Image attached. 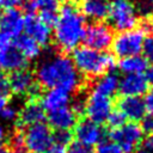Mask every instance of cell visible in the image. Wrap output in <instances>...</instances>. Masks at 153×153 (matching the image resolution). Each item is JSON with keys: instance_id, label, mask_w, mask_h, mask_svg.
<instances>
[{"instance_id": "6da1fadb", "label": "cell", "mask_w": 153, "mask_h": 153, "mask_svg": "<svg viewBox=\"0 0 153 153\" xmlns=\"http://www.w3.org/2000/svg\"><path fill=\"white\" fill-rule=\"evenodd\" d=\"M36 81L44 88H61L72 93L82 85V79L71 57L63 54L43 60L36 68Z\"/></svg>"}, {"instance_id": "7a4b0ae2", "label": "cell", "mask_w": 153, "mask_h": 153, "mask_svg": "<svg viewBox=\"0 0 153 153\" xmlns=\"http://www.w3.org/2000/svg\"><path fill=\"white\" fill-rule=\"evenodd\" d=\"M86 23L81 12L71 2H66L59 10V17L54 24V41L62 51L74 50L82 41Z\"/></svg>"}, {"instance_id": "3957f363", "label": "cell", "mask_w": 153, "mask_h": 153, "mask_svg": "<svg viewBox=\"0 0 153 153\" xmlns=\"http://www.w3.org/2000/svg\"><path fill=\"white\" fill-rule=\"evenodd\" d=\"M72 61L79 74L88 78H98L108 73L115 66V59L112 55L86 45L76 47L73 50Z\"/></svg>"}, {"instance_id": "277c9868", "label": "cell", "mask_w": 153, "mask_h": 153, "mask_svg": "<svg viewBox=\"0 0 153 153\" xmlns=\"http://www.w3.org/2000/svg\"><path fill=\"white\" fill-rule=\"evenodd\" d=\"M146 38V30L143 27H133L126 31H120L114 36L111 48L116 56L127 57L140 55Z\"/></svg>"}, {"instance_id": "5b68a950", "label": "cell", "mask_w": 153, "mask_h": 153, "mask_svg": "<svg viewBox=\"0 0 153 153\" xmlns=\"http://www.w3.org/2000/svg\"><path fill=\"white\" fill-rule=\"evenodd\" d=\"M108 18L117 31H126L136 26L139 12L131 0H112L109 4Z\"/></svg>"}, {"instance_id": "8992f818", "label": "cell", "mask_w": 153, "mask_h": 153, "mask_svg": "<svg viewBox=\"0 0 153 153\" xmlns=\"http://www.w3.org/2000/svg\"><path fill=\"white\" fill-rule=\"evenodd\" d=\"M22 133L24 148L30 153H44L54 143L51 128L44 122L27 126L22 129Z\"/></svg>"}, {"instance_id": "52a82bcc", "label": "cell", "mask_w": 153, "mask_h": 153, "mask_svg": "<svg viewBox=\"0 0 153 153\" xmlns=\"http://www.w3.org/2000/svg\"><path fill=\"white\" fill-rule=\"evenodd\" d=\"M110 139L120 146L122 152L133 153L143 141V130L136 122H129L118 128L111 129Z\"/></svg>"}, {"instance_id": "ba28073f", "label": "cell", "mask_w": 153, "mask_h": 153, "mask_svg": "<svg viewBox=\"0 0 153 153\" xmlns=\"http://www.w3.org/2000/svg\"><path fill=\"white\" fill-rule=\"evenodd\" d=\"M112 39H114L112 29L103 22H92L85 27L82 41L88 48L99 51H105L111 47Z\"/></svg>"}, {"instance_id": "9c48e42d", "label": "cell", "mask_w": 153, "mask_h": 153, "mask_svg": "<svg viewBox=\"0 0 153 153\" xmlns=\"http://www.w3.org/2000/svg\"><path fill=\"white\" fill-rule=\"evenodd\" d=\"M112 110V99L90 92L85 99V114L88 120L100 124L106 121Z\"/></svg>"}, {"instance_id": "30bf717a", "label": "cell", "mask_w": 153, "mask_h": 153, "mask_svg": "<svg viewBox=\"0 0 153 153\" xmlns=\"http://www.w3.org/2000/svg\"><path fill=\"white\" fill-rule=\"evenodd\" d=\"M74 136L76 139V142L86 147H93L103 141L104 130L100 124L88 118H84L76 122V124L74 126Z\"/></svg>"}, {"instance_id": "8fae6325", "label": "cell", "mask_w": 153, "mask_h": 153, "mask_svg": "<svg viewBox=\"0 0 153 153\" xmlns=\"http://www.w3.org/2000/svg\"><path fill=\"white\" fill-rule=\"evenodd\" d=\"M24 30L26 35L41 47L49 44L51 39L50 26L44 24L35 13H26V16H24Z\"/></svg>"}, {"instance_id": "7c38bea8", "label": "cell", "mask_w": 153, "mask_h": 153, "mask_svg": "<svg viewBox=\"0 0 153 153\" xmlns=\"http://www.w3.org/2000/svg\"><path fill=\"white\" fill-rule=\"evenodd\" d=\"M24 30V16L17 8H7L0 12V31L10 39L22 35Z\"/></svg>"}, {"instance_id": "4fadbf2b", "label": "cell", "mask_w": 153, "mask_h": 153, "mask_svg": "<svg viewBox=\"0 0 153 153\" xmlns=\"http://www.w3.org/2000/svg\"><path fill=\"white\" fill-rule=\"evenodd\" d=\"M148 80L143 73L124 74L118 81V91L122 96L141 97L148 91Z\"/></svg>"}, {"instance_id": "5bb4252c", "label": "cell", "mask_w": 153, "mask_h": 153, "mask_svg": "<svg viewBox=\"0 0 153 153\" xmlns=\"http://www.w3.org/2000/svg\"><path fill=\"white\" fill-rule=\"evenodd\" d=\"M8 79H10L11 92H13L14 94L25 96V94H33L36 92L35 76L26 68L12 72Z\"/></svg>"}, {"instance_id": "9a60e30c", "label": "cell", "mask_w": 153, "mask_h": 153, "mask_svg": "<svg viewBox=\"0 0 153 153\" xmlns=\"http://www.w3.org/2000/svg\"><path fill=\"white\" fill-rule=\"evenodd\" d=\"M117 110L124 116L126 120L131 122H137L146 115L145 102L141 97L123 96L117 102Z\"/></svg>"}, {"instance_id": "2e32d148", "label": "cell", "mask_w": 153, "mask_h": 153, "mask_svg": "<svg viewBox=\"0 0 153 153\" xmlns=\"http://www.w3.org/2000/svg\"><path fill=\"white\" fill-rule=\"evenodd\" d=\"M76 122L78 116L68 105L48 112V126L55 130H71Z\"/></svg>"}, {"instance_id": "e0dca14e", "label": "cell", "mask_w": 153, "mask_h": 153, "mask_svg": "<svg viewBox=\"0 0 153 153\" xmlns=\"http://www.w3.org/2000/svg\"><path fill=\"white\" fill-rule=\"evenodd\" d=\"M27 66V60L13 45L0 50V72H16Z\"/></svg>"}, {"instance_id": "ac0fdd59", "label": "cell", "mask_w": 153, "mask_h": 153, "mask_svg": "<svg viewBox=\"0 0 153 153\" xmlns=\"http://www.w3.org/2000/svg\"><path fill=\"white\" fill-rule=\"evenodd\" d=\"M71 102V93L61 88H48L41 97L39 104L44 111H54L56 109L67 106Z\"/></svg>"}, {"instance_id": "d6986e66", "label": "cell", "mask_w": 153, "mask_h": 153, "mask_svg": "<svg viewBox=\"0 0 153 153\" xmlns=\"http://www.w3.org/2000/svg\"><path fill=\"white\" fill-rule=\"evenodd\" d=\"M44 110L37 99L31 98L18 114V127H27L38 122H43Z\"/></svg>"}, {"instance_id": "ffe728a7", "label": "cell", "mask_w": 153, "mask_h": 153, "mask_svg": "<svg viewBox=\"0 0 153 153\" xmlns=\"http://www.w3.org/2000/svg\"><path fill=\"white\" fill-rule=\"evenodd\" d=\"M108 0H81L79 11L84 18H87L92 22H100L108 17Z\"/></svg>"}, {"instance_id": "44dd1931", "label": "cell", "mask_w": 153, "mask_h": 153, "mask_svg": "<svg viewBox=\"0 0 153 153\" xmlns=\"http://www.w3.org/2000/svg\"><path fill=\"white\" fill-rule=\"evenodd\" d=\"M118 81H120V78L117 76V74L108 72L98 76V79L93 82L90 92L112 98V96L118 91Z\"/></svg>"}, {"instance_id": "7402d4cb", "label": "cell", "mask_w": 153, "mask_h": 153, "mask_svg": "<svg viewBox=\"0 0 153 153\" xmlns=\"http://www.w3.org/2000/svg\"><path fill=\"white\" fill-rule=\"evenodd\" d=\"M13 45L26 60H35L41 55L42 47L27 35H19L18 37H16Z\"/></svg>"}, {"instance_id": "603a6c76", "label": "cell", "mask_w": 153, "mask_h": 153, "mask_svg": "<svg viewBox=\"0 0 153 153\" xmlns=\"http://www.w3.org/2000/svg\"><path fill=\"white\" fill-rule=\"evenodd\" d=\"M147 68V60L140 55H133L122 57L118 61V69L123 74L143 73Z\"/></svg>"}, {"instance_id": "cb8c5ba5", "label": "cell", "mask_w": 153, "mask_h": 153, "mask_svg": "<svg viewBox=\"0 0 153 153\" xmlns=\"http://www.w3.org/2000/svg\"><path fill=\"white\" fill-rule=\"evenodd\" d=\"M23 7L26 13H33L35 11H49L59 10V0H24Z\"/></svg>"}, {"instance_id": "d4e9b609", "label": "cell", "mask_w": 153, "mask_h": 153, "mask_svg": "<svg viewBox=\"0 0 153 153\" xmlns=\"http://www.w3.org/2000/svg\"><path fill=\"white\" fill-rule=\"evenodd\" d=\"M96 153H123L122 149L117 143H115L111 140H104L100 141L97 145Z\"/></svg>"}, {"instance_id": "484cf974", "label": "cell", "mask_w": 153, "mask_h": 153, "mask_svg": "<svg viewBox=\"0 0 153 153\" xmlns=\"http://www.w3.org/2000/svg\"><path fill=\"white\" fill-rule=\"evenodd\" d=\"M105 122L108 123V126L111 129H115V128H118V127L123 126L126 123V118L118 110H111V112L109 114Z\"/></svg>"}, {"instance_id": "4316f807", "label": "cell", "mask_w": 153, "mask_h": 153, "mask_svg": "<svg viewBox=\"0 0 153 153\" xmlns=\"http://www.w3.org/2000/svg\"><path fill=\"white\" fill-rule=\"evenodd\" d=\"M57 17H59V10H49V11H41L38 18L48 26H51L56 23Z\"/></svg>"}, {"instance_id": "83f0119b", "label": "cell", "mask_w": 153, "mask_h": 153, "mask_svg": "<svg viewBox=\"0 0 153 153\" xmlns=\"http://www.w3.org/2000/svg\"><path fill=\"white\" fill-rule=\"evenodd\" d=\"M53 137H54L55 143H59V145L66 147L68 143H71L73 135H72L71 130H56V133L53 134Z\"/></svg>"}, {"instance_id": "f1b7e54d", "label": "cell", "mask_w": 153, "mask_h": 153, "mask_svg": "<svg viewBox=\"0 0 153 153\" xmlns=\"http://www.w3.org/2000/svg\"><path fill=\"white\" fill-rule=\"evenodd\" d=\"M141 53H143V57L147 61L153 63V35H151L149 37L145 38Z\"/></svg>"}, {"instance_id": "f546056e", "label": "cell", "mask_w": 153, "mask_h": 153, "mask_svg": "<svg viewBox=\"0 0 153 153\" xmlns=\"http://www.w3.org/2000/svg\"><path fill=\"white\" fill-rule=\"evenodd\" d=\"M10 93H11V86H10L8 75H6L5 72H0V94L8 97Z\"/></svg>"}, {"instance_id": "4dcf8cb0", "label": "cell", "mask_w": 153, "mask_h": 153, "mask_svg": "<svg viewBox=\"0 0 153 153\" xmlns=\"http://www.w3.org/2000/svg\"><path fill=\"white\" fill-rule=\"evenodd\" d=\"M0 116L4 118V120H7V121H12L14 120L17 116H18V111L17 109L13 106V105H5V108L1 110L0 112Z\"/></svg>"}, {"instance_id": "1f68e13d", "label": "cell", "mask_w": 153, "mask_h": 153, "mask_svg": "<svg viewBox=\"0 0 153 153\" xmlns=\"http://www.w3.org/2000/svg\"><path fill=\"white\" fill-rule=\"evenodd\" d=\"M67 153H91V151H90V147H86L79 142H73L68 147Z\"/></svg>"}, {"instance_id": "d6a6232c", "label": "cell", "mask_w": 153, "mask_h": 153, "mask_svg": "<svg viewBox=\"0 0 153 153\" xmlns=\"http://www.w3.org/2000/svg\"><path fill=\"white\" fill-rule=\"evenodd\" d=\"M71 108H72V110L75 112L76 116L85 114V99H81V98L75 99V100L73 102V104H72Z\"/></svg>"}, {"instance_id": "836d02e7", "label": "cell", "mask_w": 153, "mask_h": 153, "mask_svg": "<svg viewBox=\"0 0 153 153\" xmlns=\"http://www.w3.org/2000/svg\"><path fill=\"white\" fill-rule=\"evenodd\" d=\"M141 121H142V124L140 127L143 130V133H149L151 134L153 131V116H151V115L143 116V118Z\"/></svg>"}, {"instance_id": "e575fe53", "label": "cell", "mask_w": 153, "mask_h": 153, "mask_svg": "<svg viewBox=\"0 0 153 153\" xmlns=\"http://www.w3.org/2000/svg\"><path fill=\"white\" fill-rule=\"evenodd\" d=\"M24 0H0V8L7 10V8H16L17 6L23 5Z\"/></svg>"}, {"instance_id": "d590c367", "label": "cell", "mask_w": 153, "mask_h": 153, "mask_svg": "<svg viewBox=\"0 0 153 153\" xmlns=\"http://www.w3.org/2000/svg\"><path fill=\"white\" fill-rule=\"evenodd\" d=\"M143 102H145L146 112H148V115L153 116V90H151L146 94V98L143 99Z\"/></svg>"}, {"instance_id": "8d00e7d4", "label": "cell", "mask_w": 153, "mask_h": 153, "mask_svg": "<svg viewBox=\"0 0 153 153\" xmlns=\"http://www.w3.org/2000/svg\"><path fill=\"white\" fill-rule=\"evenodd\" d=\"M44 153H67V148L59 143H53Z\"/></svg>"}, {"instance_id": "74e56055", "label": "cell", "mask_w": 153, "mask_h": 153, "mask_svg": "<svg viewBox=\"0 0 153 153\" xmlns=\"http://www.w3.org/2000/svg\"><path fill=\"white\" fill-rule=\"evenodd\" d=\"M10 44H12V43H11V39H10L5 33H2V32L0 31V50L4 49V48H6V47H8Z\"/></svg>"}, {"instance_id": "f35d334b", "label": "cell", "mask_w": 153, "mask_h": 153, "mask_svg": "<svg viewBox=\"0 0 153 153\" xmlns=\"http://www.w3.org/2000/svg\"><path fill=\"white\" fill-rule=\"evenodd\" d=\"M146 78H147L148 82L153 84V63L146 68Z\"/></svg>"}, {"instance_id": "ab89813d", "label": "cell", "mask_w": 153, "mask_h": 153, "mask_svg": "<svg viewBox=\"0 0 153 153\" xmlns=\"http://www.w3.org/2000/svg\"><path fill=\"white\" fill-rule=\"evenodd\" d=\"M145 148L153 152V131L151 133V136L146 140V142H145Z\"/></svg>"}, {"instance_id": "60d3db41", "label": "cell", "mask_w": 153, "mask_h": 153, "mask_svg": "<svg viewBox=\"0 0 153 153\" xmlns=\"http://www.w3.org/2000/svg\"><path fill=\"white\" fill-rule=\"evenodd\" d=\"M7 98L8 97H6L4 94H0V112L5 108V105H7Z\"/></svg>"}, {"instance_id": "b9f144b4", "label": "cell", "mask_w": 153, "mask_h": 153, "mask_svg": "<svg viewBox=\"0 0 153 153\" xmlns=\"http://www.w3.org/2000/svg\"><path fill=\"white\" fill-rule=\"evenodd\" d=\"M0 153H11V151H10V147H7L6 145H2V143H0Z\"/></svg>"}, {"instance_id": "7bdbcfd3", "label": "cell", "mask_w": 153, "mask_h": 153, "mask_svg": "<svg viewBox=\"0 0 153 153\" xmlns=\"http://www.w3.org/2000/svg\"><path fill=\"white\" fill-rule=\"evenodd\" d=\"M5 136H6V131H5V129L0 126V143H2V141L5 140Z\"/></svg>"}, {"instance_id": "ee69618b", "label": "cell", "mask_w": 153, "mask_h": 153, "mask_svg": "<svg viewBox=\"0 0 153 153\" xmlns=\"http://www.w3.org/2000/svg\"><path fill=\"white\" fill-rule=\"evenodd\" d=\"M137 153H153L152 151H148V149H146V148H142L141 151H139Z\"/></svg>"}, {"instance_id": "f6af8a7d", "label": "cell", "mask_w": 153, "mask_h": 153, "mask_svg": "<svg viewBox=\"0 0 153 153\" xmlns=\"http://www.w3.org/2000/svg\"><path fill=\"white\" fill-rule=\"evenodd\" d=\"M14 153H27V152H25V151H16Z\"/></svg>"}, {"instance_id": "bcb514c9", "label": "cell", "mask_w": 153, "mask_h": 153, "mask_svg": "<svg viewBox=\"0 0 153 153\" xmlns=\"http://www.w3.org/2000/svg\"><path fill=\"white\" fill-rule=\"evenodd\" d=\"M148 1H149V4H151V5L153 6V0H148Z\"/></svg>"}, {"instance_id": "7dc6e473", "label": "cell", "mask_w": 153, "mask_h": 153, "mask_svg": "<svg viewBox=\"0 0 153 153\" xmlns=\"http://www.w3.org/2000/svg\"><path fill=\"white\" fill-rule=\"evenodd\" d=\"M74 1H81V0H74Z\"/></svg>"}, {"instance_id": "c3c4849f", "label": "cell", "mask_w": 153, "mask_h": 153, "mask_svg": "<svg viewBox=\"0 0 153 153\" xmlns=\"http://www.w3.org/2000/svg\"><path fill=\"white\" fill-rule=\"evenodd\" d=\"M152 24H153V23H152Z\"/></svg>"}]
</instances>
